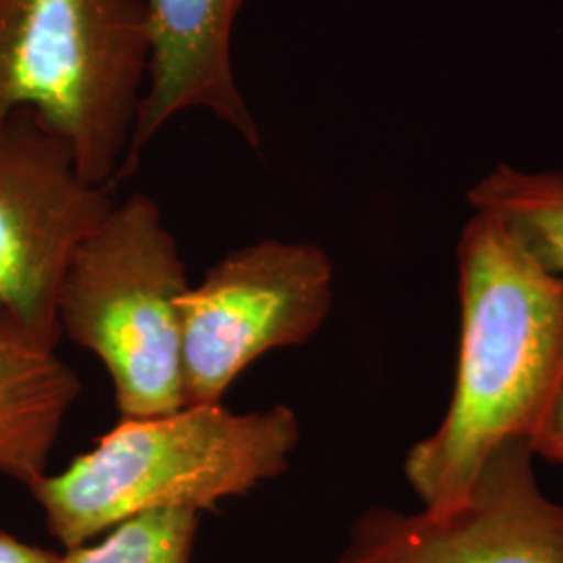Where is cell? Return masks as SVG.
I'll return each mask as SVG.
<instances>
[{
  "label": "cell",
  "mask_w": 563,
  "mask_h": 563,
  "mask_svg": "<svg viewBox=\"0 0 563 563\" xmlns=\"http://www.w3.org/2000/svg\"><path fill=\"white\" fill-rule=\"evenodd\" d=\"M457 292L453 397L443 422L402 465L430 511L460 504L501 444H532L563 397L562 276L497 218L474 211L457 241Z\"/></svg>",
  "instance_id": "6da1fadb"
},
{
  "label": "cell",
  "mask_w": 563,
  "mask_h": 563,
  "mask_svg": "<svg viewBox=\"0 0 563 563\" xmlns=\"http://www.w3.org/2000/svg\"><path fill=\"white\" fill-rule=\"evenodd\" d=\"M301 439L286 405L234 413L186 405L155 418H121L95 449L27 490L65 549L148 511H199L242 497L288 470Z\"/></svg>",
  "instance_id": "7a4b0ae2"
},
{
  "label": "cell",
  "mask_w": 563,
  "mask_h": 563,
  "mask_svg": "<svg viewBox=\"0 0 563 563\" xmlns=\"http://www.w3.org/2000/svg\"><path fill=\"white\" fill-rule=\"evenodd\" d=\"M148 67L144 0H0V132L36 113L95 186L120 174Z\"/></svg>",
  "instance_id": "3957f363"
},
{
  "label": "cell",
  "mask_w": 563,
  "mask_h": 563,
  "mask_svg": "<svg viewBox=\"0 0 563 563\" xmlns=\"http://www.w3.org/2000/svg\"><path fill=\"white\" fill-rule=\"evenodd\" d=\"M180 246L162 207L136 192L81 242L60 284V336L95 353L111 376L121 418L181 409Z\"/></svg>",
  "instance_id": "277c9868"
},
{
  "label": "cell",
  "mask_w": 563,
  "mask_h": 563,
  "mask_svg": "<svg viewBox=\"0 0 563 563\" xmlns=\"http://www.w3.org/2000/svg\"><path fill=\"white\" fill-rule=\"evenodd\" d=\"M332 301L334 265L318 244L265 239L230 251L181 297L186 405H220L263 355L309 341Z\"/></svg>",
  "instance_id": "5b68a950"
},
{
  "label": "cell",
  "mask_w": 563,
  "mask_h": 563,
  "mask_svg": "<svg viewBox=\"0 0 563 563\" xmlns=\"http://www.w3.org/2000/svg\"><path fill=\"white\" fill-rule=\"evenodd\" d=\"M118 202L80 174L71 144L32 111L0 132V307L42 341L60 339V284Z\"/></svg>",
  "instance_id": "8992f818"
},
{
  "label": "cell",
  "mask_w": 563,
  "mask_h": 563,
  "mask_svg": "<svg viewBox=\"0 0 563 563\" xmlns=\"http://www.w3.org/2000/svg\"><path fill=\"white\" fill-rule=\"evenodd\" d=\"M530 441L501 444L444 511L369 507L334 563H563V504L547 499Z\"/></svg>",
  "instance_id": "52a82bcc"
},
{
  "label": "cell",
  "mask_w": 563,
  "mask_h": 563,
  "mask_svg": "<svg viewBox=\"0 0 563 563\" xmlns=\"http://www.w3.org/2000/svg\"><path fill=\"white\" fill-rule=\"evenodd\" d=\"M144 2L151 23V67L118 178L136 172L142 151L169 121L192 109L211 113L260 151L262 128L242 95L232 60L234 23L246 0Z\"/></svg>",
  "instance_id": "ba28073f"
},
{
  "label": "cell",
  "mask_w": 563,
  "mask_h": 563,
  "mask_svg": "<svg viewBox=\"0 0 563 563\" xmlns=\"http://www.w3.org/2000/svg\"><path fill=\"white\" fill-rule=\"evenodd\" d=\"M80 390L57 346L0 307V474L25 488L41 481Z\"/></svg>",
  "instance_id": "9c48e42d"
},
{
  "label": "cell",
  "mask_w": 563,
  "mask_h": 563,
  "mask_svg": "<svg viewBox=\"0 0 563 563\" xmlns=\"http://www.w3.org/2000/svg\"><path fill=\"white\" fill-rule=\"evenodd\" d=\"M467 202L497 218L544 269L563 278V169L499 163L467 190Z\"/></svg>",
  "instance_id": "30bf717a"
},
{
  "label": "cell",
  "mask_w": 563,
  "mask_h": 563,
  "mask_svg": "<svg viewBox=\"0 0 563 563\" xmlns=\"http://www.w3.org/2000/svg\"><path fill=\"white\" fill-rule=\"evenodd\" d=\"M199 526L192 509L148 511L118 523L95 544L65 549L60 563H195Z\"/></svg>",
  "instance_id": "8fae6325"
},
{
  "label": "cell",
  "mask_w": 563,
  "mask_h": 563,
  "mask_svg": "<svg viewBox=\"0 0 563 563\" xmlns=\"http://www.w3.org/2000/svg\"><path fill=\"white\" fill-rule=\"evenodd\" d=\"M63 553L23 543L11 532H0V563H60Z\"/></svg>",
  "instance_id": "7c38bea8"
},
{
  "label": "cell",
  "mask_w": 563,
  "mask_h": 563,
  "mask_svg": "<svg viewBox=\"0 0 563 563\" xmlns=\"http://www.w3.org/2000/svg\"><path fill=\"white\" fill-rule=\"evenodd\" d=\"M534 455H541L549 462L563 465V397L558 402L555 411L547 420L541 432L532 441Z\"/></svg>",
  "instance_id": "4fadbf2b"
}]
</instances>
